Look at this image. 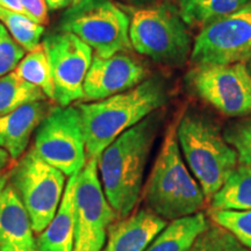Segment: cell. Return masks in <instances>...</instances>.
<instances>
[{"mask_svg":"<svg viewBox=\"0 0 251 251\" xmlns=\"http://www.w3.org/2000/svg\"><path fill=\"white\" fill-rule=\"evenodd\" d=\"M162 120V113H151L117 137L98 157L100 183L118 219L133 213L139 202L144 171Z\"/></svg>","mask_w":251,"mask_h":251,"instance_id":"1","label":"cell"},{"mask_svg":"<svg viewBox=\"0 0 251 251\" xmlns=\"http://www.w3.org/2000/svg\"><path fill=\"white\" fill-rule=\"evenodd\" d=\"M168 100L165 79L152 76L125 92L98 101L78 103L87 159L98 158L117 137L164 107Z\"/></svg>","mask_w":251,"mask_h":251,"instance_id":"2","label":"cell"},{"mask_svg":"<svg viewBox=\"0 0 251 251\" xmlns=\"http://www.w3.org/2000/svg\"><path fill=\"white\" fill-rule=\"evenodd\" d=\"M143 196L147 208L166 221L197 214L205 206V194L181 155L176 122L166 131Z\"/></svg>","mask_w":251,"mask_h":251,"instance_id":"3","label":"cell"},{"mask_svg":"<svg viewBox=\"0 0 251 251\" xmlns=\"http://www.w3.org/2000/svg\"><path fill=\"white\" fill-rule=\"evenodd\" d=\"M177 137L187 168L211 200L240 165L236 150L212 118L194 109L177 122Z\"/></svg>","mask_w":251,"mask_h":251,"instance_id":"4","label":"cell"},{"mask_svg":"<svg viewBox=\"0 0 251 251\" xmlns=\"http://www.w3.org/2000/svg\"><path fill=\"white\" fill-rule=\"evenodd\" d=\"M129 39L135 51L168 67H183L193 48L188 26L171 0L135 8Z\"/></svg>","mask_w":251,"mask_h":251,"instance_id":"5","label":"cell"},{"mask_svg":"<svg viewBox=\"0 0 251 251\" xmlns=\"http://www.w3.org/2000/svg\"><path fill=\"white\" fill-rule=\"evenodd\" d=\"M129 26V15L113 0H76L63 12L58 30L75 34L106 58L133 48Z\"/></svg>","mask_w":251,"mask_h":251,"instance_id":"6","label":"cell"},{"mask_svg":"<svg viewBox=\"0 0 251 251\" xmlns=\"http://www.w3.org/2000/svg\"><path fill=\"white\" fill-rule=\"evenodd\" d=\"M65 177L33 149L19 158L9 174V184L20 197L36 234L42 233L57 213L67 185Z\"/></svg>","mask_w":251,"mask_h":251,"instance_id":"7","label":"cell"},{"mask_svg":"<svg viewBox=\"0 0 251 251\" xmlns=\"http://www.w3.org/2000/svg\"><path fill=\"white\" fill-rule=\"evenodd\" d=\"M34 152L67 177L78 175L87 163L79 111L75 106L50 109L36 129Z\"/></svg>","mask_w":251,"mask_h":251,"instance_id":"8","label":"cell"},{"mask_svg":"<svg viewBox=\"0 0 251 251\" xmlns=\"http://www.w3.org/2000/svg\"><path fill=\"white\" fill-rule=\"evenodd\" d=\"M185 83L198 98L226 117L251 114V75L247 63L194 65Z\"/></svg>","mask_w":251,"mask_h":251,"instance_id":"9","label":"cell"},{"mask_svg":"<svg viewBox=\"0 0 251 251\" xmlns=\"http://www.w3.org/2000/svg\"><path fill=\"white\" fill-rule=\"evenodd\" d=\"M118 216L99 179L98 158L87 159L75 188V233L72 251H102L109 226Z\"/></svg>","mask_w":251,"mask_h":251,"instance_id":"10","label":"cell"},{"mask_svg":"<svg viewBox=\"0 0 251 251\" xmlns=\"http://www.w3.org/2000/svg\"><path fill=\"white\" fill-rule=\"evenodd\" d=\"M190 59L193 65L249 62L251 0L234 13L203 27L194 40Z\"/></svg>","mask_w":251,"mask_h":251,"instance_id":"11","label":"cell"},{"mask_svg":"<svg viewBox=\"0 0 251 251\" xmlns=\"http://www.w3.org/2000/svg\"><path fill=\"white\" fill-rule=\"evenodd\" d=\"M48 58L55 99L67 107L84 100V80L93 59V50L69 31H51L41 42Z\"/></svg>","mask_w":251,"mask_h":251,"instance_id":"12","label":"cell"},{"mask_svg":"<svg viewBox=\"0 0 251 251\" xmlns=\"http://www.w3.org/2000/svg\"><path fill=\"white\" fill-rule=\"evenodd\" d=\"M148 78L146 65L127 52L93 56L84 80V100L98 101L137 86Z\"/></svg>","mask_w":251,"mask_h":251,"instance_id":"13","label":"cell"},{"mask_svg":"<svg viewBox=\"0 0 251 251\" xmlns=\"http://www.w3.org/2000/svg\"><path fill=\"white\" fill-rule=\"evenodd\" d=\"M168 224L148 208L130 213L109 226L102 251H144Z\"/></svg>","mask_w":251,"mask_h":251,"instance_id":"14","label":"cell"},{"mask_svg":"<svg viewBox=\"0 0 251 251\" xmlns=\"http://www.w3.org/2000/svg\"><path fill=\"white\" fill-rule=\"evenodd\" d=\"M27 209L14 187L0 192V251H39Z\"/></svg>","mask_w":251,"mask_h":251,"instance_id":"15","label":"cell"},{"mask_svg":"<svg viewBox=\"0 0 251 251\" xmlns=\"http://www.w3.org/2000/svg\"><path fill=\"white\" fill-rule=\"evenodd\" d=\"M50 109L46 100L33 101L0 117V147L12 159H19L25 155L31 135Z\"/></svg>","mask_w":251,"mask_h":251,"instance_id":"16","label":"cell"},{"mask_svg":"<svg viewBox=\"0 0 251 251\" xmlns=\"http://www.w3.org/2000/svg\"><path fill=\"white\" fill-rule=\"evenodd\" d=\"M78 175L69 177L58 211L37 238L39 251H72L75 233V188Z\"/></svg>","mask_w":251,"mask_h":251,"instance_id":"17","label":"cell"},{"mask_svg":"<svg viewBox=\"0 0 251 251\" xmlns=\"http://www.w3.org/2000/svg\"><path fill=\"white\" fill-rule=\"evenodd\" d=\"M211 225L205 213L170 221L144 251H187L194 240Z\"/></svg>","mask_w":251,"mask_h":251,"instance_id":"18","label":"cell"},{"mask_svg":"<svg viewBox=\"0 0 251 251\" xmlns=\"http://www.w3.org/2000/svg\"><path fill=\"white\" fill-rule=\"evenodd\" d=\"M250 0H177L184 23L191 28L201 30L219 19L234 13Z\"/></svg>","mask_w":251,"mask_h":251,"instance_id":"19","label":"cell"},{"mask_svg":"<svg viewBox=\"0 0 251 251\" xmlns=\"http://www.w3.org/2000/svg\"><path fill=\"white\" fill-rule=\"evenodd\" d=\"M212 209L251 211V169L238 165L211 199Z\"/></svg>","mask_w":251,"mask_h":251,"instance_id":"20","label":"cell"},{"mask_svg":"<svg viewBox=\"0 0 251 251\" xmlns=\"http://www.w3.org/2000/svg\"><path fill=\"white\" fill-rule=\"evenodd\" d=\"M47 96L39 87L28 83L17 72L0 77V117L33 101H43Z\"/></svg>","mask_w":251,"mask_h":251,"instance_id":"21","label":"cell"},{"mask_svg":"<svg viewBox=\"0 0 251 251\" xmlns=\"http://www.w3.org/2000/svg\"><path fill=\"white\" fill-rule=\"evenodd\" d=\"M14 71L23 79L39 87L46 94L47 98L54 101V83H52L48 58L42 45L25 55Z\"/></svg>","mask_w":251,"mask_h":251,"instance_id":"22","label":"cell"},{"mask_svg":"<svg viewBox=\"0 0 251 251\" xmlns=\"http://www.w3.org/2000/svg\"><path fill=\"white\" fill-rule=\"evenodd\" d=\"M0 23L26 51L29 52L41 45L45 26L27 15L0 7Z\"/></svg>","mask_w":251,"mask_h":251,"instance_id":"23","label":"cell"},{"mask_svg":"<svg viewBox=\"0 0 251 251\" xmlns=\"http://www.w3.org/2000/svg\"><path fill=\"white\" fill-rule=\"evenodd\" d=\"M187 251H249L230 231L211 224L198 236Z\"/></svg>","mask_w":251,"mask_h":251,"instance_id":"24","label":"cell"},{"mask_svg":"<svg viewBox=\"0 0 251 251\" xmlns=\"http://www.w3.org/2000/svg\"><path fill=\"white\" fill-rule=\"evenodd\" d=\"M209 214L215 224L230 231L248 250L251 251V211L212 209Z\"/></svg>","mask_w":251,"mask_h":251,"instance_id":"25","label":"cell"},{"mask_svg":"<svg viewBox=\"0 0 251 251\" xmlns=\"http://www.w3.org/2000/svg\"><path fill=\"white\" fill-rule=\"evenodd\" d=\"M224 136L236 150L238 164L251 169V114L231 121L225 128Z\"/></svg>","mask_w":251,"mask_h":251,"instance_id":"26","label":"cell"},{"mask_svg":"<svg viewBox=\"0 0 251 251\" xmlns=\"http://www.w3.org/2000/svg\"><path fill=\"white\" fill-rule=\"evenodd\" d=\"M26 55V50L15 41L0 23V77L13 72Z\"/></svg>","mask_w":251,"mask_h":251,"instance_id":"27","label":"cell"},{"mask_svg":"<svg viewBox=\"0 0 251 251\" xmlns=\"http://www.w3.org/2000/svg\"><path fill=\"white\" fill-rule=\"evenodd\" d=\"M26 14L31 20L42 25L48 24V7L45 0H20Z\"/></svg>","mask_w":251,"mask_h":251,"instance_id":"28","label":"cell"},{"mask_svg":"<svg viewBox=\"0 0 251 251\" xmlns=\"http://www.w3.org/2000/svg\"><path fill=\"white\" fill-rule=\"evenodd\" d=\"M0 7L27 15L26 12H25V9L23 7V4H21L20 0H0ZM27 17H28V15H27Z\"/></svg>","mask_w":251,"mask_h":251,"instance_id":"29","label":"cell"},{"mask_svg":"<svg viewBox=\"0 0 251 251\" xmlns=\"http://www.w3.org/2000/svg\"><path fill=\"white\" fill-rule=\"evenodd\" d=\"M45 1L49 11H57V9L68 8L76 0H45Z\"/></svg>","mask_w":251,"mask_h":251,"instance_id":"30","label":"cell"},{"mask_svg":"<svg viewBox=\"0 0 251 251\" xmlns=\"http://www.w3.org/2000/svg\"><path fill=\"white\" fill-rule=\"evenodd\" d=\"M121 1L126 2V4L131 6V7L134 8H139V7H143V6L151 5L153 2H156L157 0H121Z\"/></svg>","mask_w":251,"mask_h":251,"instance_id":"31","label":"cell"},{"mask_svg":"<svg viewBox=\"0 0 251 251\" xmlns=\"http://www.w3.org/2000/svg\"><path fill=\"white\" fill-rule=\"evenodd\" d=\"M11 159L12 158L11 156H9V153L0 147V171H2L4 169L7 168L9 163H11Z\"/></svg>","mask_w":251,"mask_h":251,"instance_id":"32","label":"cell"},{"mask_svg":"<svg viewBox=\"0 0 251 251\" xmlns=\"http://www.w3.org/2000/svg\"><path fill=\"white\" fill-rule=\"evenodd\" d=\"M6 184H7V175L2 174V171H0V192L6 186Z\"/></svg>","mask_w":251,"mask_h":251,"instance_id":"33","label":"cell"},{"mask_svg":"<svg viewBox=\"0 0 251 251\" xmlns=\"http://www.w3.org/2000/svg\"><path fill=\"white\" fill-rule=\"evenodd\" d=\"M247 67H248V69H249V72H250V75H251V59L247 63Z\"/></svg>","mask_w":251,"mask_h":251,"instance_id":"34","label":"cell"}]
</instances>
